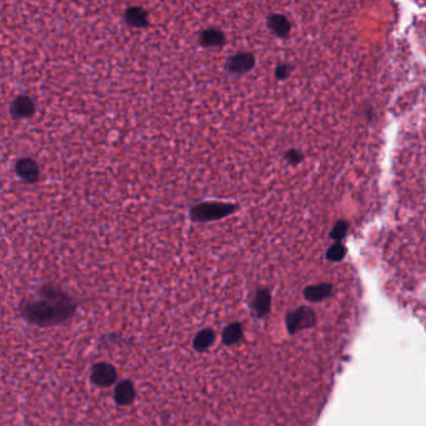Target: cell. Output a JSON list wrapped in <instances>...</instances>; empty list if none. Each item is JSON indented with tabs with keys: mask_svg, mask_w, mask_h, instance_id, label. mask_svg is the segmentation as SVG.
<instances>
[{
	"mask_svg": "<svg viewBox=\"0 0 426 426\" xmlns=\"http://www.w3.org/2000/svg\"><path fill=\"white\" fill-rule=\"evenodd\" d=\"M41 292L45 300L30 303L24 310L25 316L31 323L47 325L61 322L72 314L74 304L60 290L54 289L53 286H45Z\"/></svg>",
	"mask_w": 426,
	"mask_h": 426,
	"instance_id": "cell-1",
	"label": "cell"
},
{
	"mask_svg": "<svg viewBox=\"0 0 426 426\" xmlns=\"http://www.w3.org/2000/svg\"><path fill=\"white\" fill-rule=\"evenodd\" d=\"M238 210L237 204L232 203H219V201H204L199 203L198 205L193 206L190 210V218L193 221H206L220 220V219L229 217L234 214Z\"/></svg>",
	"mask_w": 426,
	"mask_h": 426,
	"instance_id": "cell-2",
	"label": "cell"
},
{
	"mask_svg": "<svg viewBox=\"0 0 426 426\" xmlns=\"http://www.w3.org/2000/svg\"><path fill=\"white\" fill-rule=\"evenodd\" d=\"M255 67L254 54L249 52H240L234 54L226 61V70L234 75H241L250 72Z\"/></svg>",
	"mask_w": 426,
	"mask_h": 426,
	"instance_id": "cell-3",
	"label": "cell"
},
{
	"mask_svg": "<svg viewBox=\"0 0 426 426\" xmlns=\"http://www.w3.org/2000/svg\"><path fill=\"white\" fill-rule=\"evenodd\" d=\"M15 173L25 183H35L40 175V169L35 160L30 158H22L16 161Z\"/></svg>",
	"mask_w": 426,
	"mask_h": 426,
	"instance_id": "cell-4",
	"label": "cell"
},
{
	"mask_svg": "<svg viewBox=\"0 0 426 426\" xmlns=\"http://www.w3.org/2000/svg\"><path fill=\"white\" fill-rule=\"evenodd\" d=\"M35 113V103L28 95L16 96L10 105V114L14 119H27Z\"/></svg>",
	"mask_w": 426,
	"mask_h": 426,
	"instance_id": "cell-5",
	"label": "cell"
},
{
	"mask_svg": "<svg viewBox=\"0 0 426 426\" xmlns=\"http://www.w3.org/2000/svg\"><path fill=\"white\" fill-rule=\"evenodd\" d=\"M116 379V371L114 366L101 363L96 364L92 370V381L95 385L99 386H108L112 385Z\"/></svg>",
	"mask_w": 426,
	"mask_h": 426,
	"instance_id": "cell-6",
	"label": "cell"
},
{
	"mask_svg": "<svg viewBox=\"0 0 426 426\" xmlns=\"http://www.w3.org/2000/svg\"><path fill=\"white\" fill-rule=\"evenodd\" d=\"M268 27L272 34L279 38H286L290 34L291 24L283 14H271L268 16Z\"/></svg>",
	"mask_w": 426,
	"mask_h": 426,
	"instance_id": "cell-7",
	"label": "cell"
},
{
	"mask_svg": "<svg viewBox=\"0 0 426 426\" xmlns=\"http://www.w3.org/2000/svg\"><path fill=\"white\" fill-rule=\"evenodd\" d=\"M199 42L204 48H219L225 44V34L217 28H208L200 34Z\"/></svg>",
	"mask_w": 426,
	"mask_h": 426,
	"instance_id": "cell-8",
	"label": "cell"
},
{
	"mask_svg": "<svg viewBox=\"0 0 426 426\" xmlns=\"http://www.w3.org/2000/svg\"><path fill=\"white\" fill-rule=\"evenodd\" d=\"M125 22L133 28H146L149 25L147 11L140 7H130L125 11Z\"/></svg>",
	"mask_w": 426,
	"mask_h": 426,
	"instance_id": "cell-9",
	"label": "cell"
},
{
	"mask_svg": "<svg viewBox=\"0 0 426 426\" xmlns=\"http://www.w3.org/2000/svg\"><path fill=\"white\" fill-rule=\"evenodd\" d=\"M270 292H269V290H266V289H261V290L258 291L257 295H255L252 308H254L258 316H264V315L268 314L269 310H270Z\"/></svg>",
	"mask_w": 426,
	"mask_h": 426,
	"instance_id": "cell-10",
	"label": "cell"
},
{
	"mask_svg": "<svg viewBox=\"0 0 426 426\" xmlns=\"http://www.w3.org/2000/svg\"><path fill=\"white\" fill-rule=\"evenodd\" d=\"M135 390L130 381L120 382L115 389V400L118 404L127 405L134 400Z\"/></svg>",
	"mask_w": 426,
	"mask_h": 426,
	"instance_id": "cell-11",
	"label": "cell"
},
{
	"mask_svg": "<svg viewBox=\"0 0 426 426\" xmlns=\"http://www.w3.org/2000/svg\"><path fill=\"white\" fill-rule=\"evenodd\" d=\"M214 339H215V335L214 333H212V330H210V329H205V330L201 331V333L195 337L194 345L198 350H205V349H208L209 346L211 345L212 342H214Z\"/></svg>",
	"mask_w": 426,
	"mask_h": 426,
	"instance_id": "cell-12",
	"label": "cell"
},
{
	"mask_svg": "<svg viewBox=\"0 0 426 426\" xmlns=\"http://www.w3.org/2000/svg\"><path fill=\"white\" fill-rule=\"evenodd\" d=\"M241 336V326L239 324H232L224 330L223 340L225 344H234L240 339Z\"/></svg>",
	"mask_w": 426,
	"mask_h": 426,
	"instance_id": "cell-13",
	"label": "cell"
},
{
	"mask_svg": "<svg viewBox=\"0 0 426 426\" xmlns=\"http://www.w3.org/2000/svg\"><path fill=\"white\" fill-rule=\"evenodd\" d=\"M345 257V248L342 243H334L326 252V259L330 261H340Z\"/></svg>",
	"mask_w": 426,
	"mask_h": 426,
	"instance_id": "cell-14",
	"label": "cell"
},
{
	"mask_svg": "<svg viewBox=\"0 0 426 426\" xmlns=\"http://www.w3.org/2000/svg\"><path fill=\"white\" fill-rule=\"evenodd\" d=\"M346 230H348V223L344 220L337 221V223L335 224L333 230H331L330 238L333 240H335V243H340V240L345 237Z\"/></svg>",
	"mask_w": 426,
	"mask_h": 426,
	"instance_id": "cell-15",
	"label": "cell"
},
{
	"mask_svg": "<svg viewBox=\"0 0 426 426\" xmlns=\"http://www.w3.org/2000/svg\"><path fill=\"white\" fill-rule=\"evenodd\" d=\"M303 159H304V154L296 149L288 150L285 154V160L288 161L289 164H291V165H299V164L303 161Z\"/></svg>",
	"mask_w": 426,
	"mask_h": 426,
	"instance_id": "cell-16",
	"label": "cell"
},
{
	"mask_svg": "<svg viewBox=\"0 0 426 426\" xmlns=\"http://www.w3.org/2000/svg\"><path fill=\"white\" fill-rule=\"evenodd\" d=\"M292 68L289 64H280L278 65L276 69H275V76L279 80H285L286 78H289V75L291 74Z\"/></svg>",
	"mask_w": 426,
	"mask_h": 426,
	"instance_id": "cell-17",
	"label": "cell"
}]
</instances>
